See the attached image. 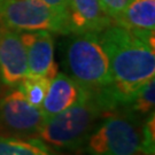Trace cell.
<instances>
[{
	"instance_id": "cell-1",
	"label": "cell",
	"mask_w": 155,
	"mask_h": 155,
	"mask_svg": "<svg viewBox=\"0 0 155 155\" xmlns=\"http://www.w3.org/2000/svg\"><path fill=\"white\" fill-rule=\"evenodd\" d=\"M109 60L111 84L97 94L106 113L127 107L141 86L155 77L153 46L120 25L99 33Z\"/></svg>"
},
{
	"instance_id": "cell-2",
	"label": "cell",
	"mask_w": 155,
	"mask_h": 155,
	"mask_svg": "<svg viewBox=\"0 0 155 155\" xmlns=\"http://www.w3.org/2000/svg\"><path fill=\"white\" fill-rule=\"evenodd\" d=\"M104 114L106 110L97 97L89 94L66 110L46 118L36 138L55 150H78Z\"/></svg>"
},
{
	"instance_id": "cell-3",
	"label": "cell",
	"mask_w": 155,
	"mask_h": 155,
	"mask_svg": "<svg viewBox=\"0 0 155 155\" xmlns=\"http://www.w3.org/2000/svg\"><path fill=\"white\" fill-rule=\"evenodd\" d=\"M64 51L68 76L91 94L101 93L111 84L109 60L99 33H72Z\"/></svg>"
},
{
	"instance_id": "cell-4",
	"label": "cell",
	"mask_w": 155,
	"mask_h": 155,
	"mask_svg": "<svg viewBox=\"0 0 155 155\" xmlns=\"http://www.w3.org/2000/svg\"><path fill=\"white\" fill-rule=\"evenodd\" d=\"M141 120L123 107L95 125L83 148L87 155H137L141 153Z\"/></svg>"
},
{
	"instance_id": "cell-5",
	"label": "cell",
	"mask_w": 155,
	"mask_h": 155,
	"mask_svg": "<svg viewBox=\"0 0 155 155\" xmlns=\"http://www.w3.org/2000/svg\"><path fill=\"white\" fill-rule=\"evenodd\" d=\"M0 23L15 31H38L70 35L66 20L40 0H4L0 4Z\"/></svg>"
},
{
	"instance_id": "cell-6",
	"label": "cell",
	"mask_w": 155,
	"mask_h": 155,
	"mask_svg": "<svg viewBox=\"0 0 155 155\" xmlns=\"http://www.w3.org/2000/svg\"><path fill=\"white\" fill-rule=\"evenodd\" d=\"M45 120L41 109L29 104L18 87H13L0 99V133L36 138Z\"/></svg>"
},
{
	"instance_id": "cell-7",
	"label": "cell",
	"mask_w": 155,
	"mask_h": 155,
	"mask_svg": "<svg viewBox=\"0 0 155 155\" xmlns=\"http://www.w3.org/2000/svg\"><path fill=\"white\" fill-rule=\"evenodd\" d=\"M27 52L18 31L0 25V81L16 87L28 76Z\"/></svg>"
},
{
	"instance_id": "cell-8",
	"label": "cell",
	"mask_w": 155,
	"mask_h": 155,
	"mask_svg": "<svg viewBox=\"0 0 155 155\" xmlns=\"http://www.w3.org/2000/svg\"><path fill=\"white\" fill-rule=\"evenodd\" d=\"M20 37L27 52L28 70L31 76L47 77L51 81L59 72L54 60V37L50 31H24Z\"/></svg>"
},
{
	"instance_id": "cell-9",
	"label": "cell",
	"mask_w": 155,
	"mask_h": 155,
	"mask_svg": "<svg viewBox=\"0 0 155 155\" xmlns=\"http://www.w3.org/2000/svg\"><path fill=\"white\" fill-rule=\"evenodd\" d=\"M114 22L102 9L99 0H69L68 27L70 33H100Z\"/></svg>"
},
{
	"instance_id": "cell-10",
	"label": "cell",
	"mask_w": 155,
	"mask_h": 155,
	"mask_svg": "<svg viewBox=\"0 0 155 155\" xmlns=\"http://www.w3.org/2000/svg\"><path fill=\"white\" fill-rule=\"evenodd\" d=\"M114 24L131 31L155 47V0H130Z\"/></svg>"
},
{
	"instance_id": "cell-11",
	"label": "cell",
	"mask_w": 155,
	"mask_h": 155,
	"mask_svg": "<svg viewBox=\"0 0 155 155\" xmlns=\"http://www.w3.org/2000/svg\"><path fill=\"white\" fill-rule=\"evenodd\" d=\"M89 94L91 93L79 86L70 76L63 72H58L51 81L40 109L45 118H50L79 102Z\"/></svg>"
},
{
	"instance_id": "cell-12",
	"label": "cell",
	"mask_w": 155,
	"mask_h": 155,
	"mask_svg": "<svg viewBox=\"0 0 155 155\" xmlns=\"http://www.w3.org/2000/svg\"><path fill=\"white\" fill-rule=\"evenodd\" d=\"M0 155H62L38 138H20L0 133Z\"/></svg>"
},
{
	"instance_id": "cell-13",
	"label": "cell",
	"mask_w": 155,
	"mask_h": 155,
	"mask_svg": "<svg viewBox=\"0 0 155 155\" xmlns=\"http://www.w3.org/2000/svg\"><path fill=\"white\" fill-rule=\"evenodd\" d=\"M50 78L28 75L16 87H18V90L22 92L29 104L40 108L46 97L47 90L50 87Z\"/></svg>"
},
{
	"instance_id": "cell-14",
	"label": "cell",
	"mask_w": 155,
	"mask_h": 155,
	"mask_svg": "<svg viewBox=\"0 0 155 155\" xmlns=\"http://www.w3.org/2000/svg\"><path fill=\"white\" fill-rule=\"evenodd\" d=\"M155 105V79H150V82L141 86L131 100V102L125 107L129 110L133 111L138 115H148L154 111Z\"/></svg>"
},
{
	"instance_id": "cell-15",
	"label": "cell",
	"mask_w": 155,
	"mask_h": 155,
	"mask_svg": "<svg viewBox=\"0 0 155 155\" xmlns=\"http://www.w3.org/2000/svg\"><path fill=\"white\" fill-rule=\"evenodd\" d=\"M141 153L146 155H154L155 153V114H148L146 121L143 123V143Z\"/></svg>"
},
{
	"instance_id": "cell-16",
	"label": "cell",
	"mask_w": 155,
	"mask_h": 155,
	"mask_svg": "<svg viewBox=\"0 0 155 155\" xmlns=\"http://www.w3.org/2000/svg\"><path fill=\"white\" fill-rule=\"evenodd\" d=\"M105 13L113 20V22L120 16L130 0H99Z\"/></svg>"
},
{
	"instance_id": "cell-17",
	"label": "cell",
	"mask_w": 155,
	"mask_h": 155,
	"mask_svg": "<svg viewBox=\"0 0 155 155\" xmlns=\"http://www.w3.org/2000/svg\"><path fill=\"white\" fill-rule=\"evenodd\" d=\"M43 4L48 6L52 11L68 23V4L69 0H40Z\"/></svg>"
},
{
	"instance_id": "cell-18",
	"label": "cell",
	"mask_w": 155,
	"mask_h": 155,
	"mask_svg": "<svg viewBox=\"0 0 155 155\" xmlns=\"http://www.w3.org/2000/svg\"><path fill=\"white\" fill-rule=\"evenodd\" d=\"M137 155H146V154H143V153H139V154H137Z\"/></svg>"
},
{
	"instance_id": "cell-19",
	"label": "cell",
	"mask_w": 155,
	"mask_h": 155,
	"mask_svg": "<svg viewBox=\"0 0 155 155\" xmlns=\"http://www.w3.org/2000/svg\"><path fill=\"white\" fill-rule=\"evenodd\" d=\"M2 1H4V0H0V4H1V2H2Z\"/></svg>"
}]
</instances>
